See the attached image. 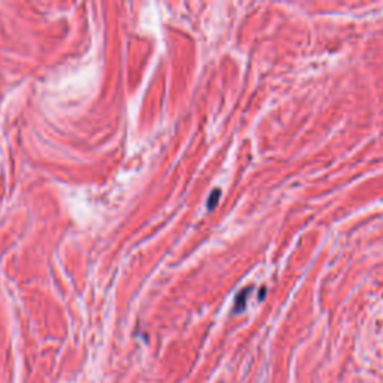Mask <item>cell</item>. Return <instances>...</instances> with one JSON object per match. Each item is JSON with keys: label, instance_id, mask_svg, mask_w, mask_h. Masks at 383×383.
<instances>
[{"label": "cell", "instance_id": "obj_1", "mask_svg": "<svg viewBox=\"0 0 383 383\" xmlns=\"http://www.w3.org/2000/svg\"><path fill=\"white\" fill-rule=\"evenodd\" d=\"M219 190H214V193H213V196L208 199V208H213L214 205H216V201H217V198H219Z\"/></svg>", "mask_w": 383, "mask_h": 383}]
</instances>
